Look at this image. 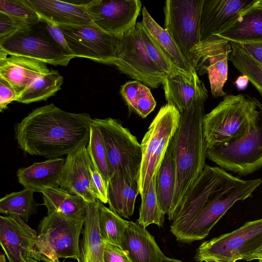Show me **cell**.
<instances>
[{"label": "cell", "instance_id": "cell-15", "mask_svg": "<svg viewBox=\"0 0 262 262\" xmlns=\"http://www.w3.org/2000/svg\"><path fill=\"white\" fill-rule=\"evenodd\" d=\"M231 50L230 42L217 36L201 41L192 50L194 70L198 75L208 74L214 97L226 94L223 86L228 78V61Z\"/></svg>", "mask_w": 262, "mask_h": 262}, {"label": "cell", "instance_id": "cell-39", "mask_svg": "<svg viewBox=\"0 0 262 262\" xmlns=\"http://www.w3.org/2000/svg\"><path fill=\"white\" fill-rule=\"evenodd\" d=\"M0 12L29 23L40 19L25 0H1Z\"/></svg>", "mask_w": 262, "mask_h": 262}, {"label": "cell", "instance_id": "cell-18", "mask_svg": "<svg viewBox=\"0 0 262 262\" xmlns=\"http://www.w3.org/2000/svg\"><path fill=\"white\" fill-rule=\"evenodd\" d=\"M93 166L86 146L67 155L59 181L60 187L88 203L96 202L92 184Z\"/></svg>", "mask_w": 262, "mask_h": 262}, {"label": "cell", "instance_id": "cell-14", "mask_svg": "<svg viewBox=\"0 0 262 262\" xmlns=\"http://www.w3.org/2000/svg\"><path fill=\"white\" fill-rule=\"evenodd\" d=\"M59 26L74 57L114 64L116 56V36L103 31L93 24Z\"/></svg>", "mask_w": 262, "mask_h": 262}, {"label": "cell", "instance_id": "cell-34", "mask_svg": "<svg viewBox=\"0 0 262 262\" xmlns=\"http://www.w3.org/2000/svg\"><path fill=\"white\" fill-rule=\"evenodd\" d=\"M99 208V229L102 239L105 243L120 247L124 232L128 221L122 218L98 200Z\"/></svg>", "mask_w": 262, "mask_h": 262}, {"label": "cell", "instance_id": "cell-37", "mask_svg": "<svg viewBox=\"0 0 262 262\" xmlns=\"http://www.w3.org/2000/svg\"><path fill=\"white\" fill-rule=\"evenodd\" d=\"M86 148L94 167L100 173L108 186L110 179L105 144L100 128L93 119Z\"/></svg>", "mask_w": 262, "mask_h": 262}, {"label": "cell", "instance_id": "cell-16", "mask_svg": "<svg viewBox=\"0 0 262 262\" xmlns=\"http://www.w3.org/2000/svg\"><path fill=\"white\" fill-rule=\"evenodd\" d=\"M141 6L139 0H94L85 5L92 23L116 37L135 27Z\"/></svg>", "mask_w": 262, "mask_h": 262}, {"label": "cell", "instance_id": "cell-6", "mask_svg": "<svg viewBox=\"0 0 262 262\" xmlns=\"http://www.w3.org/2000/svg\"><path fill=\"white\" fill-rule=\"evenodd\" d=\"M180 113L173 105L162 106L152 121L141 144L142 157L138 186L140 196L156 175L170 140L179 125Z\"/></svg>", "mask_w": 262, "mask_h": 262}, {"label": "cell", "instance_id": "cell-12", "mask_svg": "<svg viewBox=\"0 0 262 262\" xmlns=\"http://www.w3.org/2000/svg\"><path fill=\"white\" fill-rule=\"evenodd\" d=\"M203 0H167L164 7V27L194 69V47L200 42V24Z\"/></svg>", "mask_w": 262, "mask_h": 262}, {"label": "cell", "instance_id": "cell-42", "mask_svg": "<svg viewBox=\"0 0 262 262\" xmlns=\"http://www.w3.org/2000/svg\"><path fill=\"white\" fill-rule=\"evenodd\" d=\"M17 95L11 85L5 80L0 77V111L6 109L8 105L15 101Z\"/></svg>", "mask_w": 262, "mask_h": 262}, {"label": "cell", "instance_id": "cell-24", "mask_svg": "<svg viewBox=\"0 0 262 262\" xmlns=\"http://www.w3.org/2000/svg\"><path fill=\"white\" fill-rule=\"evenodd\" d=\"M65 159H49L35 162L31 166L18 169L17 177L24 188L41 192L46 188L59 186V181Z\"/></svg>", "mask_w": 262, "mask_h": 262}, {"label": "cell", "instance_id": "cell-32", "mask_svg": "<svg viewBox=\"0 0 262 262\" xmlns=\"http://www.w3.org/2000/svg\"><path fill=\"white\" fill-rule=\"evenodd\" d=\"M120 93L128 107L142 118H146L156 106L150 90L137 80L129 81L122 85Z\"/></svg>", "mask_w": 262, "mask_h": 262}, {"label": "cell", "instance_id": "cell-27", "mask_svg": "<svg viewBox=\"0 0 262 262\" xmlns=\"http://www.w3.org/2000/svg\"><path fill=\"white\" fill-rule=\"evenodd\" d=\"M138 194V184L124 174L116 173L110 177L107 203L109 208L119 216L128 219L133 214Z\"/></svg>", "mask_w": 262, "mask_h": 262}, {"label": "cell", "instance_id": "cell-41", "mask_svg": "<svg viewBox=\"0 0 262 262\" xmlns=\"http://www.w3.org/2000/svg\"><path fill=\"white\" fill-rule=\"evenodd\" d=\"M93 188L96 199L103 204L107 203L108 186L100 173L94 166L92 168Z\"/></svg>", "mask_w": 262, "mask_h": 262}, {"label": "cell", "instance_id": "cell-28", "mask_svg": "<svg viewBox=\"0 0 262 262\" xmlns=\"http://www.w3.org/2000/svg\"><path fill=\"white\" fill-rule=\"evenodd\" d=\"M156 191L163 212L170 213L176 182V168L173 154V138L156 174Z\"/></svg>", "mask_w": 262, "mask_h": 262}, {"label": "cell", "instance_id": "cell-19", "mask_svg": "<svg viewBox=\"0 0 262 262\" xmlns=\"http://www.w3.org/2000/svg\"><path fill=\"white\" fill-rule=\"evenodd\" d=\"M253 1L203 0L200 24V42L226 29Z\"/></svg>", "mask_w": 262, "mask_h": 262}, {"label": "cell", "instance_id": "cell-1", "mask_svg": "<svg viewBox=\"0 0 262 262\" xmlns=\"http://www.w3.org/2000/svg\"><path fill=\"white\" fill-rule=\"evenodd\" d=\"M92 119L64 111L53 103L34 110L16 124L18 147L32 156L56 158L88 145Z\"/></svg>", "mask_w": 262, "mask_h": 262}, {"label": "cell", "instance_id": "cell-48", "mask_svg": "<svg viewBox=\"0 0 262 262\" xmlns=\"http://www.w3.org/2000/svg\"><path fill=\"white\" fill-rule=\"evenodd\" d=\"M163 262H184V261H182L177 259L166 257V258L164 259Z\"/></svg>", "mask_w": 262, "mask_h": 262}, {"label": "cell", "instance_id": "cell-11", "mask_svg": "<svg viewBox=\"0 0 262 262\" xmlns=\"http://www.w3.org/2000/svg\"><path fill=\"white\" fill-rule=\"evenodd\" d=\"M261 183L260 179L243 180L238 178L215 192L179 241L189 243L205 238L229 208L236 202L250 197Z\"/></svg>", "mask_w": 262, "mask_h": 262}, {"label": "cell", "instance_id": "cell-17", "mask_svg": "<svg viewBox=\"0 0 262 262\" xmlns=\"http://www.w3.org/2000/svg\"><path fill=\"white\" fill-rule=\"evenodd\" d=\"M38 234L17 215L0 216V244L10 262H50L39 251Z\"/></svg>", "mask_w": 262, "mask_h": 262}, {"label": "cell", "instance_id": "cell-31", "mask_svg": "<svg viewBox=\"0 0 262 262\" xmlns=\"http://www.w3.org/2000/svg\"><path fill=\"white\" fill-rule=\"evenodd\" d=\"M63 77L56 70H51L35 79L19 95L15 101L29 104L46 100L61 89Z\"/></svg>", "mask_w": 262, "mask_h": 262}, {"label": "cell", "instance_id": "cell-9", "mask_svg": "<svg viewBox=\"0 0 262 262\" xmlns=\"http://www.w3.org/2000/svg\"><path fill=\"white\" fill-rule=\"evenodd\" d=\"M237 179L222 168L205 165L183 196L170 226L177 241L193 224L212 194Z\"/></svg>", "mask_w": 262, "mask_h": 262}, {"label": "cell", "instance_id": "cell-38", "mask_svg": "<svg viewBox=\"0 0 262 262\" xmlns=\"http://www.w3.org/2000/svg\"><path fill=\"white\" fill-rule=\"evenodd\" d=\"M136 27L149 57L157 67L167 75H172L183 71L174 64L148 33L141 22L137 23Z\"/></svg>", "mask_w": 262, "mask_h": 262}, {"label": "cell", "instance_id": "cell-46", "mask_svg": "<svg viewBox=\"0 0 262 262\" xmlns=\"http://www.w3.org/2000/svg\"><path fill=\"white\" fill-rule=\"evenodd\" d=\"M249 81L248 78L243 75L237 78L235 81V84L239 89L243 90L247 86Z\"/></svg>", "mask_w": 262, "mask_h": 262}, {"label": "cell", "instance_id": "cell-13", "mask_svg": "<svg viewBox=\"0 0 262 262\" xmlns=\"http://www.w3.org/2000/svg\"><path fill=\"white\" fill-rule=\"evenodd\" d=\"M117 37L114 63L122 73L151 88L162 84L167 75L149 57L136 27Z\"/></svg>", "mask_w": 262, "mask_h": 262}, {"label": "cell", "instance_id": "cell-10", "mask_svg": "<svg viewBox=\"0 0 262 262\" xmlns=\"http://www.w3.org/2000/svg\"><path fill=\"white\" fill-rule=\"evenodd\" d=\"M262 247V218L249 221L235 230L202 243L194 259L198 262L213 259L236 262Z\"/></svg>", "mask_w": 262, "mask_h": 262}, {"label": "cell", "instance_id": "cell-5", "mask_svg": "<svg viewBox=\"0 0 262 262\" xmlns=\"http://www.w3.org/2000/svg\"><path fill=\"white\" fill-rule=\"evenodd\" d=\"M0 50L8 55L26 57L54 66H67L74 58L53 39L40 18L0 39Z\"/></svg>", "mask_w": 262, "mask_h": 262}, {"label": "cell", "instance_id": "cell-47", "mask_svg": "<svg viewBox=\"0 0 262 262\" xmlns=\"http://www.w3.org/2000/svg\"><path fill=\"white\" fill-rule=\"evenodd\" d=\"M244 260L247 261L253 260H262V247L251 255L246 257Z\"/></svg>", "mask_w": 262, "mask_h": 262}, {"label": "cell", "instance_id": "cell-40", "mask_svg": "<svg viewBox=\"0 0 262 262\" xmlns=\"http://www.w3.org/2000/svg\"><path fill=\"white\" fill-rule=\"evenodd\" d=\"M31 23L0 12V39L9 35L19 28Z\"/></svg>", "mask_w": 262, "mask_h": 262}, {"label": "cell", "instance_id": "cell-8", "mask_svg": "<svg viewBox=\"0 0 262 262\" xmlns=\"http://www.w3.org/2000/svg\"><path fill=\"white\" fill-rule=\"evenodd\" d=\"M258 125L247 135L233 141L208 147L207 157L219 167L247 176L262 167V104Z\"/></svg>", "mask_w": 262, "mask_h": 262}, {"label": "cell", "instance_id": "cell-33", "mask_svg": "<svg viewBox=\"0 0 262 262\" xmlns=\"http://www.w3.org/2000/svg\"><path fill=\"white\" fill-rule=\"evenodd\" d=\"M34 191L24 188L18 192L6 194L0 200V213L6 215H17L25 222L37 212L39 204L34 200Z\"/></svg>", "mask_w": 262, "mask_h": 262}, {"label": "cell", "instance_id": "cell-21", "mask_svg": "<svg viewBox=\"0 0 262 262\" xmlns=\"http://www.w3.org/2000/svg\"><path fill=\"white\" fill-rule=\"evenodd\" d=\"M50 71L45 62L24 56L8 55L0 50V77L11 85L17 97L35 79Z\"/></svg>", "mask_w": 262, "mask_h": 262}, {"label": "cell", "instance_id": "cell-45", "mask_svg": "<svg viewBox=\"0 0 262 262\" xmlns=\"http://www.w3.org/2000/svg\"><path fill=\"white\" fill-rule=\"evenodd\" d=\"M46 28L51 35L53 39L58 43L70 54L72 55L64 35L59 26L50 23L46 20L42 19ZM73 56V55H72ZM75 58V57H74Z\"/></svg>", "mask_w": 262, "mask_h": 262}, {"label": "cell", "instance_id": "cell-29", "mask_svg": "<svg viewBox=\"0 0 262 262\" xmlns=\"http://www.w3.org/2000/svg\"><path fill=\"white\" fill-rule=\"evenodd\" d=\"M142 13V25L174 64L182 70L196 74L167 31L155 21L144 7Z\"/></svg>", "mask_w": 262, "mask_h": 262}, {"label": "cell", "instance_id": "cell-3", "mask_svg": "<svg viewBox=\"0 0 262 262\" xmlns=\"http://www.w3.org/2000/svg\"><path fill=\"white\" fill-rule=\"evenodd\" d=\"M256 99L242 94L226 95L205 114L203 126L208 147L228 143L247 135L258 125Z\"/></svg>", "mask_w": 262, "mask_h": 262}, {"label": "cell", "instance_id": "cell-22", "mask_svg": "<svg viewBox=\"0 0 262 262\" xmlns=\"http://www.w3.org/2000/svg\"><path fill=\"white\" fill-rule=\"evenodd\" d=\"M120 248L130 262H163L166 257L154 237L137 222L128 221Z\"/></svg>", "mask_w": 262, "mask_h": 262}, {"label": "cell", "instance_id": "cell-25", "mask_svg": "<svg viewBox=\"0 0 262 262\" xmlns=\"http://www.w3.org/2000/svg\"><path fill=\"white\" fill-rule=\"evenodd\" d=\"M167 103L181 113L185 111L196 94L205 85L198 75L183 71L167 75L163 83Z\"/></svg>", "mask_w": 262, "mask_h": 262}, {"label": "cell", "instance_id": "cell-43", "mask_svg": "<svg viewBox=\"0 0 262 262\" xmlns=\"http://www.w3.org/2000/svg\"><path fill=\"white\" fill-rule=\"evenodd\" d=\"M104 262H130L122 249L115 245L106 243Z\"/></svg>", "mask_w": 262, "mask_h": 262}, {"label": "cell", "instance_id": "cell-2", "mask_svg": "<svg viewBox=\"0 0 262 262\" xmlns=\"http://www.w3.org/2000/svg\"><path fill=\"white\" fill-rule=\"evenodd\" d=\"M206 88L202 89L187 108L180 113L178 128L173 137L176 182L170 213L173 221L182 200L206 165L208 145L203 131Z\"/></svg>", "mask_w": 262, "mask_h": 262}, {"label": "cell", "instance_id": "cell-51", "mask_svg": "<svg viewBox=\"0 0 262 262\" xmlns=\"http://www.w3.org/2000/svg\"><path fill=\"white\" fill-rule=\"evenodd\" d=\"M259 262H262L261 260H259Z\"/></svg>", "mask_w": 262, "mask_h": 262}, {"label": "cell", "instance_id": "cell-4", "mask_svg": "<svg viewBox=\"0 0 262 262\" xmlns=\"http://www.w3.org/2000/svg\"><path fill=\"white\" fill-rule=\"evenodd\" d=\"M85 213L68 216L60 212H48L40 222L37 245L39 252L50 262L59 258H81L79 237Z\"/></svg>", "mask_w": 262, "mask_h": 262}, {"label": "cell", "instance_id": "cell-49", "mask_svg": "<svg viewBox=\"0 0 262 262\" xmlns=\"http://www.w3.org/2000/svg\"><path fill=\"white\" fill-rule=\"evenodd\" d=\"M0 262H6L5 254H1L0 255Z\"/></svg>", "mask_w": 262, "mask_h": 262}, {"label": "cell", "instance_id": "cell-35", "mask_svg": "<svg viewBox=\"0 0 262 262\" xmlns=\"http://www.w3.org/2000/svg\"><path fill=\"white\" fill-rule=\"evenodd\" d=\"M156 175L152 178L146 192L141 196L139 217L137 223L146 228L154 224L162 227L165 213L162 211L156 191Z\"/></svg>", "mask_w": 262, "mask_h": 262}, {"label": "cell", "instance_id": "cell-50", "mask_svg": "<svg viewBox=\"0 0 262 262\" xmlns=\"http://www.w3.org/2000/svg\"><path fill=\"white\" fill-rule=\"evenodd\" d=\"M27 262H41V261H37V260H34L32 259H30L27 261ZM54 262H60V261H59V259H56Z\"/></svg>", "mask_w": 262, "mask_h": 262}, {"label": "cell", "instance_id": "cell-30", "mask_svg": "<svg viewBox=\"0 0 262 262\" xmlns=\"http://www.w3.org/2000/svg\"><path fill=\"white\" fill-rule=\"evenodd\" d=\"M43 205L48 212H60L68 216H78L85 213L88 203L82 198L59 187L43 189L41 192Z\"/></svg>", "mask_w": 262, "mask_h": 262}, {"label": "cell", "instance_id": "cell-26", "mask_svg": "<svg viewBox=\"0 0 262 262\" xmlns=\"http://www.w3.org/2000/svg\"><path fill=\"white\" fill-rule=\"evenodd\" d=\"M99 221V208L97 199L95 202L88 203L85 209L79 262H104L106 243L100 234Z\"/></svg>", "mask_w": 262, "mask_h": 262}, {"label": "cell", "instance_id": "cell-20", "mask_svg": "<svg viewBox=\"0 0 262 262\" xmlns=\"http://www.w3.org/2000/svg\"><path fill=\"white\" fill-rule=\"evenodd\" d=\"M40 19L58 26L93 24L85 5L89 1L25 0Z\"/></svg>", "mask_w": 262, "mask_h": 262}, {"label": "cell", "instance_id": "cell-36", "mask_svg": "<svg viewBox=\"0 0 262 262\" xmlns=\"http://www.w3.org/2000/svg\"><path fill=\"white\" fill-rule=\"evenodd\" d=\"M229 42L232 50L228 60L248 78L262 96V64L252 58L233 42Z\"/></svg>", "mask_w": 262, "mask_h": 262}, {"label": "cell", "instance_id": "cell-23", "mask_svg": "<svg viewBox=\"0 0 262 262\" xmlns=\"http://www.w3.org/2000/svg\"><path fill=\"white\" fill-rule=\"evenodd\" d=\"M214 36L234 42L262 41V0H254L226 29Z\"/></svg>", "mask_w": 262, "mask_h": 262}, {"label": "cell", "instance_id": "cell-7", "mask_svg": "<svg viewBox=\"0 0 262 262\" xmlns=\"http://www.w3.org/2000/svg\"><path fill=\"white\" fill-rule=\"evenodd\" d=\"M102 134L110 177L121 173L138 184L142 152L137 138L117 120L93 119Z\"/></svg>", "mask_w": 262, "mask_h": 262}, {"label": "cell", "instance_id": "cell-44", "mask_svg": "<svg viewBox=\"0 0 262 262\" xmlns=\"http://www.w3.org/2000/svg\"><path fill=\"white\" fill-rule=\"evenodd\" d=\"M233 42L252 58L262 64V41Z\"/></svg>", "mask_w": 262, "mask_h": 262}]
</instances>
